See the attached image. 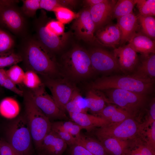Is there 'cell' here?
<instances>
[{
    "label": "cell",
    "instance_id": "cell-36",
    "mask_svg": "<svg viewBox=\"0 0 155 155\" xmlns=\"http://www.w3.org/2000/svg\"><path fill=\"white\" fill-rule=\"evenodd\" d=\"M51 130L57 133L67 145L71 146L76 144V138L63 129L59 121L51 123Z\"/></svg>",
    "mask_w": 155,
    "mask_h": 155
},
{
    "label": "cell",
    "instance_id": "cell-26",
    "mask_svg": "<svg viewBox=\"0 0 155 155\" xmlns=\"http://www.w3.org/2000/svg\"><path fill=\"white\" fill-rule=\"evenodd\" d=\"M65 110L69 113H87L88 110L86 102L76 88L74 90L71 98L66 104Z\"/></svg>",
    "mask_w": 155,
    "mask_h": 155
},
{
    "label": "cell",
    "instance_id": "cell-8",
    "mask_svg": "<svg viewBox=\"0 0 155 155\" xmlns=\"http://www.w3.org/2000/svg\"><path fill=\"white\" fill-rule=\"evenodd\" d=\"M17 1L0 0V24L18 35L24 31L26 22L25 16L16 5Z\"/></svg>",
    "mask_w": 155,
    "mask_h": 155
},
{
    "label": "cell",
    "instance_id": "cell-22",
    "mask_svg": "<svg viewBox=\"0 0 155 155\" xmlns=\"http://www.w3.org/2000/svg\"><path fill=\"white\" fill-rule=\"evenodd\" d=\"M108 155H125L130 143L128 140L108 137L98 138Z\"/></svg>",
    "mask_w": 155,
    "mask_h": 155
},
{
    "label": "cell",
    "instance_id": "cell-47",
    "mask_svg": "<svg viewBox=\"0 0 155 155\" xmlns=\"http://www.w3.org/2000/svg\"><path fill=\"white\" fill-rule=\"evenodd\" d=\"M105 0H86L84 2L86 5L91 7L104 2Z\"/></svg>",
    "mask_w": 155,
    "mask_h": 155
},
{
    "label": "cell",
    "instance_id": "cell-20",
    "mask_svg": "<svg viewBox=\"0 0 155 155\" xmlns=\"http://www.w3.org/2000/svg\"><path fill=\"white\" fill-rule=\"evenodd\" d=\"M133 76L140 79L153 80L155 77V54L141 56V63Z\"/></svg>",
    "mask_w": 155,
    "mask_h": 155
},
{
    "label": "cell",
    "instance_id": "cell-41",
    "mask_svg": "<svg viewBox=\"0 0 155 155\" xmlns=\"http://www.w3.org/2000/svg\"><path fill=\"white\" fill-rule=\"evenodd\" d=\"M147 127L144 135L146 138L145 140L146 144L153 150L155 152V121Z\"/></svg>",
    "mask_w": 155,
    "mask_h": 155
},
{
    "label": "cell",
    "instance_id": "cell-42",
    "mask_svg": "<svg viewBox=\"0 0 155 155\" xmlns=\"http://www.w3.org/2000/svg\"><path fill=\"white\" fill-rule=\"evenodd\" d=\"M60 7H63L62 0H40V9L53 11L55 8Z\"/></svg>",
    "mask_w": 155,
    "mask_h": 155
},
{
    "label": "cell",
    "instance_id": "cell-16",
    "mask_svg": "<svg viewBox=\"0 0 155 155\" xmlns=\"http://www.w3.org/2000/svg\"><path fill=\"white\" fill-rule=\"evenodd\" d=\"M95 36L97 42L115 49L120 43L121 34L117 24L110 23L97 30Z\"/></svg>",
    "mask_w": 155,
    "mask_h": 155
},
{
    "label": "cell",
    "instance_id": "cell-21",
    "mask_svg": "<svg viewBox=\"0 0 155 155\" xmlns=\"http://www.w3.org/2000/svg\"><path fill=\"white\" fill-rule=\"evenodd\" d=\"M137 52L142 55L155 53V41L141 32H135L128 41Z\"/></svg>",
    "mask_w": 155,
    "mask_h": 155
},
{
    "label": "cell",
    "instance_id": "cell-19",
    "mask_svg": "<svg viewBox=\"0 0 155 155\" xmlns=\"http://www.w3.org/2000/svg\"><path fill=\"white\" fill-rule=\"evenodd\" d=\"M69 113L74 122L88 131L110 123L105 119L95 115L83 113Z\"/></svg>",
    "mask_w": 155,
    "mask_h": 155
},
{
    "label": "cell",
    "instance_id": "cell-7",
    "mask_svg": "<svg viewBox=\"0 0 155 155\" xmlns=\"http://www.w3.org/2000/svg\"><path fill=\"white\" fill-rule=\"evenodd\" d=\"M142 130L141 125L131 117L119 123H111L99 127L95 134L98 139L111 137L128 140L135 139Z\"/></svg>",
    "mask_w": 155,
    "mask_h": 155
},
{
    "label": "cell",
    "instance_id": "cell-43",
    "mask_svg": "<svg viewBox=\"0 0 155 155\" xmlns=\"http://www.w3.org/2000/svg\"><path fill=\"white\" fill-rule=\"evenodd\" d=\"M0 155H21L7 142L0 140Z\"/></svg>",
    "mask_w": 155,
    "mask_h": 155
},
{
    "label": "cell",
    "instance_id": "cell-33",
    "mask_svg": "<svg viewBox=\"0 0 155 155\" xmlns=\"http://www.w3.org/2000/svg\"><path fill=\"white\" fill-rule=\"evenodd\" d=\"M54 12L57 21L63 24L69 23L79 16L68 8L60 7L55 8Z\"/></svg>",
    "mask_w": 155,
    "mask_h": 155
},
{
    "label": "cell",
    "instance_id": "cell-46",
    "mask_svg": "<svg viewBox=\"0 0 155 155\" xmlns=\"http://www.w3.org/2000/svg\"><path fill=\"white\" fill-rule=\"evenodd\" d=\"M8 79L6 70L0 69V86L3 87Z\"/></svg>",
    "mask_w": 155,
    "mask_h": 155
},
{
    "label": "cell",
    "instance_id": "cell-12",
    "mask_svg": "<svg viewBox=\"0 0 155 155\" xmlns=\"http://www.w3.org/2000/svg\"><path fill=\"white\" fill-rule=\"evenodd\" d=\"M72 27L78 38L91 43L96 42L94 34L95 26L90 15L89 7L79 13V16L73 22Z\"/></svg>",
    "mask_w": 155,
    "mask_h": 155
},
{
    "label": "cell",
    "instance_id": "cell-5",
    "mask_svg": "<svg viewBox=\"0 0 155 155\" xmlns=\"http://www.w3.org/2000/svg\"><path fill=\"white\" fill-rule=\"evenodd\" d=\"M102 91L107 102L115 104L134 117L144 106L147 95L118 89L106 90Z\"/></svg>",
    "mask_w": 155,
    "mask_h": 155
},
{
    "label": "cell",
    "instance_id": "cell-48",
    "mask_svg": "<svg viewBox=\"0 0 155 155\" xmlns=\"http://www.w3.org/2000/svg\"><path fill=\"white\" fill-rule=\"evenodd\" d=\"M38 155H46V154L44 153H43L42 152L40 153Z\"/></svg>",
    "mask_w": 155,
    "mask_h": 155
},
{
    "label": "cell",
    "instance_id": "cell-11",
    "mask_svg": "<svg viewBox=\"0 0 155 155\" xmlns=\"http://www.w3.org/2000/svg\"><path fill=\"white\" fill-rule=\"evenodd\" d=\"M88 52L94 71L106 73L120 70L113 53L100 48L92 49Z\"/></svg>",
    "mask_w": 155,
    "mask_h": 155
},
{
    "label": "cell",
    "instance_id": "cell-3",
    "mask_svg": "<svg viewBox=\"0 0 155 155\" xmlns=\"http://www.w3.org/2000/svg\"><path fill=\"white\" fill-rule=\"evenodd\" d=\"M24 92L25 114L32 140L36 148L41 150L42 141L51 130L49 119L37 106L30 92Z\"/></svg>",
    "mask_w": 155,
    "mask_h": 155
},
{
    "label": "cell",
    "instance_id": "cell-29",
    "mask_svg": "<svg viewBox=\"0 0 155 155\" xmlns=\"http://www.w3.org/2000/svg\"><path fill=\"white\" fill-rule=\"evenodd\" d=\"M22 84L26 90L30 92L34 91L44 85L42 80L37 73L31 70H27Z\"/></svg>",
    "mask_w": 155,
    "mask_h": 155
},
{
    "label": "cell",
    "instance_id": "cell-32",
    "mask_svg": "<svg viewBox=\"0 0 155 155\" xmlns=\"http://www.w3.org/2000/svg\"><path fill=\"white\" fill-rule=\"evenodd\" d=\"M130 143L126 155H155V152L146 143Z\"/></svg>",
    "mask_w": 155,
    "mask_h": 155
},
{
    "label": "cell",
    "instance_id": "cell-34",
    "mask_svg": "<svg viewBox=\"0 0 155 155\" xmlns=\"http://www.w3.org/2000/svg\"><path fill=\"white\" fill-rule=\"evenodd\" d=\"M136 4L139 11V15L144 16H155V0H136Z\"/></svg>",
    "mask_w": 155,
    "mask_h": 155
},
{
    "label": "cell",
    "instance_id": "cell-27",
    "mask_svg": "<svg viewBox=\"0 0 155 155\" xmlns=\"http://www.w3.org/2000/svg\"><path fill=\"white\" fill-rule=\"evenodd\" d=\"M20 111L18 103L13 98H5L0 102V114L6 118H14L19 114Z\"/></svg>",
    "mask_w": 155,
    "mask_h": 155
},
{
    "label": "cell",
    "instance_id": "cell-23",
    "mask_svg": "<svg viewBox=\"0 0 155 155\" xmlns=\"http://www.w3.org/2000/svg\"><path fill=\"white\" fill-rule=\"evenodd\" d=\"M85 99L87 108L95 114L99 113L106 106V98L101 91L89 89Z\"/></svg>",
    "mask_w": 155,
    "mask_h": 155
},
{
    "label": "cell",
    "instance_id": "cell-10",
    "mask_svg": "<svg viewBox=\"0 0 155 155\" xmlns=\"http://www.w3.org/2000/svg\"><path fill=\"white\" fill-rule=\"evenodd\" d=\"M29 92L35 104L49 119H67L65 113L60 109L46 92L44 84L34 91Z\"/></svg>",
    "mask_w": 155,
    "mask_h": 155
},
{
    "label": "cell",
    "instance_id": "cell-18",
    "mask_svg": "<svg viewBox=\"0 0 155 155\" xmlns=\"http://www.w3.org/2000/svg\"><path fill=\"white\" fill-rule=\"evenodd\" d=\"M121 34V44L128 42L139 27L137 16L133 12L117 19Z\"/></svg>",
    "mask_w": 155,
    "mask_h": 155
},
{
    "label": "cell",
    "instance_id": "cell-39",
    "mask_svg": "<svg viewBox=\"0 0 155 155\" xmlns=\"http://www.w3.org/2000/svg\"><path fill=\"white\" fill-rule=\"evenodd\" d=\"M46 28L53 34L59 36L67 34L65 32L64 24L58 21L51 20L45 24Z\"/></svg>",
    "mask_w": 155,
    "mask_h": 155
},
{
    "label": "cell",
    "instance_id": "cell-24",
    "mask_svg": "<svg viewBox=\"0 0 155 155\" xmlns=\"http://www.w3.org/2000/svg\"><path fill=\"white\" fill-rule=\"evenodd\" d=\"M95 115L105 119L110 123H119L128 118L133 117L125 110L113 105L106 106Z\"/></svg>",
    "mask_w": 155,
    "mask_h": 155
},
{
    "label": "cell",
    "instance_id": "cell-4",
    "mask_svg": "<svg viewBox=\"0 0 155 155\" xmlns=\"http://www.w3.org/2000/svg\"><path fill=\"white\" fill-rule=\"evenodd\" d=\"M62 61L64 73L73 80L86 79L94 72L88 52L82 48L74 47L63 55Z\"/></svg>",
    "mask_w": 155,
    "mask_h": 155
},
{
    "label": "cell",
    "instance_id": "cell-17",
    "mask_svg": "<svg viewBox=\"0 0 155 155\" xmlns=\"http://www.w3.org/2000/svg\"><path fill=\"white\" fill-rule=\"evenodd\" d=\"M67 144L51 130L43 139L41 151L46 155H62Z\"/></svg>",
    "mask_w": 155,
    "mask_h": 155
},
{
    "label": "cell",
    "instance_id": "cell-45",
    "mask_svg": "<svg viewBox=\"0 0 155 155\" xmlns=\"http://www.w3.org/2000/svg\"><path fill=\"white\" fill-rule=\"evenodd\" d=\"M69 155H94L82 146L75 144L71 146Z\"/></svg>",
    "mask_w": 155,
    "mask_h": 155
},
{
    "label": "cell",
    "instance_id": "cell-44",
    "mask_svg": "<svg viewBox=\"0 0 155 155\" xmlns=\"http://www.w3.org/2000/svg\"><path fill=\"white\" fill-rule=\"evenodd\" d=\"M146 122L142 125V129L149 127L155 121V102L154 98L151 102L148 115Z\"/></svg>",
    "mask_w": 155,
    "mask_h": 155
},
{
    "label": "cell",
    "instance_id": "cell-37",
    "mask_svg": "<svg viewBox=\"0 0 155 155\" xmlns=\"http://www.w3.org/2000/svg\"><path fill=\"white\" fill-rule=\"evenodd\" d=\"M6 71L8 77L15 84H22L25 74L22 68L16 64Z\"/></svg>",
    "mask_w": 155,
    "mask_h": 155
},
{
    "label": "cell",
    "instance_id": "cell-13",
    "mask_svg": "<svg viewBox=\"0 0 155 155\" xmlns=\"http://www.w3.org/2000/svg\"><path fill=\"white\" fill-rule=\"evenodd\" d=\"M37 22L36 27L37 38L36 39L38 43L51 55L53 53L61 49L67 41L68 34L63 36H58L47 30L45 24L40 21Z\"/></svg>",
    "mask_w": 155,
    "mask_h": 155
},
{
    "label": "cell",
    "instance_id": "cell-15",
    "mask_svg": "<svg viewBox=\"0 0 155 155\" xmlns=\"http://www.w3.org/2000/svg\"><path fill=\"white\" fill-rule=\"evenodd\" d=\"M113 54L120 70L131 71L138 65L139 59L137 53L129 43L115 48Z\"/></svg>",
    "mask_w": 155,
    "mask_h": 155
},
{
    "label": "cell",
    "instance_id": "cell-30",
    "mask_svg": "<svg viewBox=\"0 0 155 155\" xmlns=\"http://www.w3.org/2000/svg\"><path fill=\"white\" fill-rule=\"evenodd\" d=\"M138 19L141 32L153 40L155 38V19L153 16L138 15Z\"/></svg>",
    "mask_w": 155,
    "mask_h": 155
},
{
    "label": "cell",
    "instance_id": "cell-2",
    "mask_svg": "<svg viewBox=\"0 0 155 155\" xmlns=\"http://www.w3.org/2000/svg\"><path fill=\"white\" fill-rule=\"evenodd\" d=\"M154 81L144 80L131 75H114L98 78L90 83L89 89L103 91L118 89L147 95L152 90Z\"/></svg>",
    "mask_w": 155,
    "mask_h": 155
},
{
    "label": "cell",
    "instance_id": "cell-9",
    "mask_svg": "<svg viewBox=\"0 0 155 155\" xmlns=\"http://www.w3.org/2000/svg\"><path fill=\"white\" fill-rule=\"evenodd\" d=\"M42 81L45 86L51 91L52 97L58 107L63 112L66 111L65 106L70 99L76 88L66 79L44 78Z\"/></svg>",
    "mask_w": 155,
    "mask_h": 155
},
{
    "label": "cell",
    "instance_id": "cell-49",
    "mask_svg": "<svg viewBox=\"0 0 155 155\" xmlns=\"http://www.w3.org/2000/svg\"></svg>",
    "mask_w": 155,
    "mask_h": 155
},
{
    "label": "cell",
    "instance_id": "cell-40",
    "mask_svg": "<svg viewBox=\"0 0 155 155\" xmlns=\"http://www.w3.org/2000/svg\"><path fill=\"white\" fill-rule=\"evenodd\" d=\"M62 127L65 131L73 136L75 137L80 133L83 128L75 122L68 121L65 122L59 121Z\"/></svg>",
    "mask_w": 155,
    "mask_h": 155
},
{
    "label": "cell",
    "instance_id": "cell-14",
    "mask_svg": "<svg viewBox=\"0 0 155 155\" xmlns=\"http://www.w3.org/2000/svg\"><path fill=\"white\" fill-rule=\"evenodd\" d=\"M117 1L105 0L104 2L90 8V15L95 26V32L110 23Z\"/></svg>",
    "mask_w": 155,
    "mask_h": 155
},
{
    "label": "cell",
    "instance_id": "cell-35",
    "mask_svg": "<svg viewBox=\"0 0 155 155\" xmlns=\"http://www.w3.org/2000/svg\"><path fill=\"white\" fill-rule=\"evenodd\" d=\"M20 10L25 17H33L40 9V0H23Z\"/></svg>",
    "mask_w": 155,
    "mask_h": 155
},
{
    "label": "cell",
    "instance_id": "cell-38",
    "mask_svg": "<svg viewBox=\"0 0 155 155\" xmlns=\"http://www.w3.org/2000/svg\"><path fill=\"white\" fill-rule=\"evenodd\" d=\"M22 59L20 54L13 52L0 56V69L17 64L22 62Z\"/></svg>",
    "mask_w": 155,
    "mask_h": 155
},
{
    "label": "cell",
    "instance_id": "cell-31",
    "mask_svg": "<svg viewBox=\"0 0 155 155\" xmlns=\"http://www.w3.org/2000/svg\"><path fill=\"white\" fill-rule=\"evenodd\" d=\"M15 44L14 40L9 34L0 29V55H6L11 52Z\"/></svg>",
    "mask_w": 155,
    "mask_h": 155
},
{
    "label": "cell",
    "instance_id": "cell-25",
    "mask_svg": "<svg viewBox=\"0 0 155 155\" xmlns=\"http://www.w3.org/2000/svg\"><path fill=\"white\" fill-rule=\"evenodd\" d=\"M76 144L80 145L94 155H108L101 143L98 140L81 133L75 137Z\"/></svg>",
    "mask_w": 155,
    "mask_h": 155
},
{
    "label": "cell",
    "instance_id": "cell-28",
    "mask_svg": "<svg viewBox=\"0 0 155 155\" xmlns=\"http://www.w3.org/2000/svg\"><path fill=\"white\" fill-rule=\"evenodd\" d=\"M136 0H119L114 7L112 19H117L129 14L133 12L136 4Z\"/></svg>",
    "mask_w": 155,
    "mask_h": 155
},
{
    "label": "cell",
    "instance_id": "cell-1",
    "mask_svg": "<svg viewBox=\"0 0 155 155\" xmlns=\"http://www.w3.org/2000/svg\"><path fill=\"white\" fill-rule=\"evenodd\" d=\"M25 42L20 54L26 71H33L43 78L58 77L59 69L52 55L36 39H29Z\"/></svg>",
    "mask_w": 155,
    "mask_h": 155
},
{
    "label": "cell",
    "instance_id": "cell-6",
    "mask_svg": "<svg viewBox=\"0 0 155 155\" xmlns=\"http://www.w3.org/2000/svg\"><path fill=\"white\" fill-rule=\"evenodd\" d=\"M6 135L7 142L21 155H29L32 140L25 115L18 117L10 123Z\"/></svg>",
    "mask_w": 155,
    "mask_h": 155
}]
</instances>
